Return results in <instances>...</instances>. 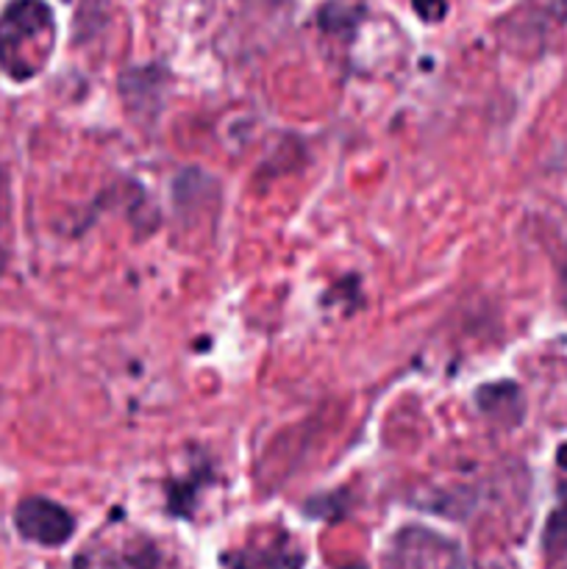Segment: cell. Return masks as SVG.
<instances>
[{
	"label": "cell",
	"mask_w": 567,
	"mask_h": 569,
	"mask_svg": "<svg viewBox=\"0 0 567 569\" xmlns=\"http://www.w3.org/2000/svg\"><path fill=\"white\" fill-rule=\"evenodd\" d=\"M559 467H565L567 470V445L565 448H559Z\"/></svg>",
	"instance_id": "obj_11"
},
{
	"label": "cell",
	"mask_w": 567,
	"mask_h": 569,
	"mask_svg": "<svg viewBox=\"0 0 567 569\" xmlns=\"http://www.w3.org/2000/svg\"><path fill=\"white\" fill-rule=\"evenodd\" d=\"M389 569H472L459 542L422 526H406L389 548Z\"/></svg>",
	"instance_id": "obj_2"
},
{
	"label": "cell",
	"mask_w": 567,
	"mask_h": 569,
	"mask_svg": "<svg viewBox=\"0 0 567 569\" xmlns=\"http://www.w3.org/2000/svg\"><path fill=\"white\" fill-rule=\"evenodd\" d=\"M411 6L420 14V20L426 22H439L448 14V3L445 0H411Z\"/></svg>",
	"instance_id": "obj_8"
},
{
	"label": "cell",
	"mask_w": 567,
	"mask_h": 569,
	"mask_svg": "<svg viewBox=\"0 0 567 569\" xmlns=\"http://www.w3.org/2000/svg\"><path fill=\"white\" fill-rule=\"evenodd\" d=\"M6 226V178L3 172H0V231H3ZM6 264H9V250H6V244L0 242V272L6 270Z\"/></svg>",
	"instance_id": "obj_9"
},
{
	"label": "cell",
	"mask_w": 567,
	"mask_h": 569,
	"mask_svg": "<svg viewBox=\"0 0 567 569\" xmlns=\"http://www.w3.org/2000/svg\"><path fill=\"white\" fill-rule=\"evenodd\" d=\"M543 550L548 561H567V500L556 506L545 522Z\"/></svg>",
	"instance_id": "obj_6"
},
{
	"label": "cell",
	"mask_w": 567,
	"mask_h": 569,
	"mask_svg": "<svg viewBox=\"0 0 567 569\" xmlns=\"http://www.w3.org/2000/svg\"><path fill=\"white\" fill-rule=\"evenodd\" d=\"M559 298H561V306L567 309V261L561 264V276H559Z\"/></svg>",
	"instance_id": "obj_10"
},
{
	"label": "cell",
	"mask_w": 567,
	"mask_h": 569,
	"mask_svg": "<svg viewBox=\"0 0 567 569\" xmlns=\"http://www.w3.org/2000/svg\"><path fill=\"white\" fill-rule=\"evenodd\" d=\"M14 528L22 539L42 548H61L76 533V517L48 498H26L14 509Z\"/></svg>",
	"instance_id": "obj_3"
},
{
	"label": "cell",
	"mask_w": 567,
	"mask_h": 569,
	"mask_svg": "<svg viewBox=\"0 0 567 569\" xmlns=\"http://www.w3.org/2000/svg\"><path fill=\"white\" fill-rule=\"evenodd\" d=\"M56 22L44 0H11L0 14V67L14 81H28L53 53Z\"/></svg>",
	"instance_id": "obj_1"
},
{
	"label": "cell",
	"mask_w": 567,
	"mask_h": 569,
	"mask_svg": "<svg viewBox=\"0 0 567 569\" xmlns=\"http://www.w3.org/2000/svg\"><path fill=\"white\" fill-rule=\"evenodd\" d=\"M476 403L484 411V417L504 428H517L526 415V400H523L520 387L515 381L487 383L476 392Z\"/></svg>",
	"instance_id": "obj_5"
},
{
	"label": "cell",
	"mask_w": 567,
	"mask_h": 569,
	"mask_svg": "<svg viewBox=\"0 0 567 569\" xmlns=\"http://www.w3.org/2000/svg\"><path fill=\"white\" fill-rule=\"evenodd\" d=\"M361 20V9H356V6L345 3V0H331V3H326L320 9V28L322 31H354L356 22Z\"/></svg>",
	"instance_id": "obj_7"
},
{
	"label": "cell",
	"mask_w": 567,
	"mask_h": 569,
	"mask_svg": "<svg viewBox=\"0 0 567 569\" xmlns=\"http://www.w3.org/2000/svg\"><path fill=\"white\" fill-rule=\"evenodd\" d=\"M339 569H367V567L359 565V561H354V565H345V567H339Z\"/></svg>",
	"instance_id": "obj_12"
},
{
	"label": "cell",
	"mask_w": 567,
	"mask_h": 569,
	"mask_svg": "<svg viewBox=\"0 0 567 569\" xmlns=\"http://www.w3.org/2000/svg\"><path fill=\"white\" fill-rule=\"evenodd\" d=\"M304 550L295 548L289 537L270 539L265 545H250L228 559V569H304Z\"/></svg>",
	"instance_id": "obj_4"
}]
</instances>
